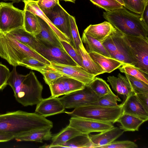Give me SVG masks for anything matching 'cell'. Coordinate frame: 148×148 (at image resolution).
Wrapping results in <instances>:
<instances>
[{
    "label": "cell",
    "mask_w": 148,
    "mask_h": 148,
    "mask_svg": "<svg viewBox=\"0 0 148 148\" xmlns=\"http://www.w3.org/2000/svg\"><path fill=\"white\" fill-rule=\"evenodd\" d=\"M53 127L51 121L35 112L19 110L0 114V132L11 134L15 137L32 130Z\"/></svg>",
    "instance_id": "6da1fadb"
},
{
    "label": "cell",
    "mask_w": 148,
    "mask_h": 148,
    "mask_svg": "<svg viewBox=\"0 0 148 148\" xmlns=\"http://www.w3.org/2000/svg\"><path fill=\"white\" fill-rule=\"evenodd\" d=\"M124 132L120 127L114 126L97 134H89V136L92 144V148H99L109 144L120 136Z\"/></svg>",
    "instance_id": "e0dca14e"
},
{
    "label": "cell",
    "mask_w": 148,
    "mask_h": 148,
    "mask_svg": "<svg viewBox=\"0 0 148 148\" xmlns=\"http://www.w3.org/2000/svg\"><path fill=\"white\" fill-rule=\"evenodd\" d=\"M40 25V33L35 36L37 39L47 41L59 47L63 48L61 41L50 26L41 18L37 16Z\"/></svg>",
    "instance_id": "d4e9b609"
},
{
    "label": "cell",
    "mask_w": 148,
    "mask_h": 148,
    "mask_svg": "<svg viewBox=\"0 0 148 148\" xmlns=\"http://www.w3.org/2000/svg\"><path fill=\"white\" fill-rule=\"evenodd\" d=\"M82 134H83L68 125L60 132L52 136L51 138L52 142L50 145H43L41 147H58L71 139Z\"/></svg>",
    "instance_id": "603a6c76"
},
{
    "label": "cell",
    "mask_w": 148,
    "mask_h": 148,
    "mask_svg": "<svg viewBox=\"0 0 148 148\" xmlns=\"http://www.w3.org/2000/svg\"><path fill=\"white\" fill-rule=\"evenodd\" d=\"M118 69L121 72L133 76L148 84V74L134 66L125 64Z\"/></svg>",
    "instance_id": "4dcf8cb0"
},
{
    "label": "cell",
    "mask_w": 148,
    "mask_h": 148,
    "mask_svg": "<svg viewBox=\"0 0 148 148\" xmlns=\"http://www.w3.org/2000/svg\"><path fill=\"white\" fill-rule=\"evenodd\" d=\"M37 5L43 12L49 10L59 3V0H38Z\"/></svg>",
    "instance_id": "7bdbcfd3"
},
{
    "label": "cell",
    "mask_w": 148,
    "mask_h": 148,
    "mask_svg": "<svg viewBox=\"0 0 148 148\" xmlns=\"http://www.w3.org/2000/svg\"><path fill=\"white\" fill-rule=\"evenodd\" d=\"M116 29L110 22L105 21L96 25H90L84 33L98 40L102 43Z\"/></svg>",
    "instance_id": "d6986e66"
},
{
    "label": "cell",
    "mask_w": 148,
    "mask_h": 148,
    "mask_svg": "<svg viewBox=\"0 0 148 148\" xmlns=\"http://www.w3.org/2000/svg\"><path fill=\"white\" fill-rule=\"evenodd\" d=\"M103 16L116 29L123 34L148 38V25L141 15L130 12L123 7L103 12Z\"/></svg>",
    "instance_id": "3957f363"
},
{
    "label": "cell",
    "mask_w": 148,
    "mask_h": 148,
    "mask_svg": "<svg viewBox=\"0 0 148 148\" xmlns=\"http://www.w3.org/2000/svg\"><path fill=\"white\" fill-rule=\"evenodd\" d=\"M121 105L123 106L122 113L135 116L145 122L148 120V113L138 101L134 92L130 95Z\"/></svg>",
    "instance_id": "ac0fdd59"
},
{
    "label": "cell",
    "mask_w": 148,
    "mask_h": 148,
    "mask_svg": "<svg viewBox=\"0 0 148 148\" xmlns=\"http://www.w3.org/2000/svg\"><path fill=\"white\" fill-rule=\"evenodd\" d=\"M49 66L63 75L78 80L85 86L89 85L95 77L79 65L71 66L51 62Z\"/></svg>",
    "instance_id": "4fadbf2b"
},
{
    "label": "cell",
    "mask_w": 148,
    "mask_h": 148,
    "mask_svg": "<svg viewBox=\"0 0 148 148\" xmlns=\"http://www.w3.org/2000/svg\"><path fill=\"white\" fill-rule=\"evenodd\" d=\"M88 86L99 97L105 95L111 90L105 80L97 77H95Z\"/></svg>",
    "instance_id": "d6a6232c"
},
{
    "label": "cell",
    "mask_w": 148,
    "mask_h": 148,
    "mask_svg": "<svg viewBox=\"0 0 148 148\" xmlns=\"http://www.w3.org/2000/svg\"><path fill=\"white\" fill-rule=\"evenodd\" d=\"M51 128H46L32 130L17 136L14 138L17 141H35L42 143L51 138L53 136Z\"/></svg>",
    "instance_id": "7402d4cb"
},
{
    "label": "cell",
    "mask_w": 148,
    "mask_h": 148,
    "mask_svg": "<svg viewBox=\"0 0 148 148\" xmlns=\"http://www.w3.org/2000/svg\"><path fill=\"white\" fill-rule=\"evenodd\" d=\"M49 86L51 96L56 97L83 89L85 86L78 80L64 75Z\"/></svg>",
    "instance_id": "5bb4252c"
},
{
    "label": "cell",
    "mask_w": 148,
    "mask_h": 148,
    "mask_svg": "<svg viewBox=\"0 0 148 148\" xmlns=\"http://www.w3.org/2000/svg\"><path fill=\"white\" fill-rule=\"evenodd\" d=\"M37 39L34 50L50 62L71 66L78 65L64 48L47 41Z\"/></svg>",
    "instance_id": "ba28073f"
},
{
    "label": "cell",
    "mask_w": 148,
    "mask_h": 148,
    "mask_svg": "<svg viewBox=\"0 0 148 148\" xmlns=\"http://www.w3.org/2000/svg\"><path fill=\"white\" fill-rule=\"evenodd\" d=\"M125 75L135 94L148 93V84L127 74Z\"/></svg>",
    "instance_id": "e575fe53"
},
{
    "label": "cell",
    "mask_w": 148,
    "mask_h": 148,
    "mask_svg": "<svg viewBox=\"0 0 148 148\" xmlns=\"http://www.w3.org/2000/svg\"><path fill=\"white\" fill-rule=\"evenodd\" d=\"M22 1L24 3V10L30 12L45 21L52 29L60 41H65L71 44L70 40L55 27L40 9L37 5V1L22 0Z\"/></svg>",
    "instance_id": "ffe728a7"
},
{
    "label": "cell",
    "mask_w": 148,
    "mask_h": 148,
    "mask_svg": "<svg viewBox=\"0 0 148 148\" xmlns=\"http://www.w3.org/2000/svg\"><path fill=\"white\" fill-rule=\"evenodd\" d=\"M93 4L102 8L106 12L111 11L123 7V6L116 0H90Z\"/></svg>",
    "instance_id": "d590c367"
},
{
    "label": "cell",
    "mask_w": 148,
    "mask_h": 148,
    "mask_svg": "<svg viewBox=\"0 0 148 148\" xmlns=\"http://www.w3.org/2000/svg\"><path fill=\"white\" fill-rule=\"evenodd\" d=\"M39 72L42 75L45 82L48 85L63 75L49 66L41 70Z\"/></svg>",
    "instance_id": "f35d334b"
},
{
    "label": "cell",
    "mask_w": 148,
    "mask_h": 148,
    "mask_svg": "<svg viewBox=\"0 0 148 148\" xmlns=\"http://www.w3.org/2000/svg\"><path fill=\"white\" fill-rule=\"evenodd\" d=\"M135 95L138 101L148 113V93H138Z\"/></svg>",
    "instance_id": "ee69618b"
},
{
    "label": "cell",
    "mask_w": 148,
    "mask_h": 148,
    "mask_svg": "<svg viewBox=\"0 0 148 148\" xmlns=\"http://www.w3.org/2000/svg\"><path fill=\"white\" fill-rule=\"evenodd\" d=\"M10 72L6 66L0 63V91L3 90L8 85L7 81Z\"/></svg>",
    "instance_id": "b9f144b4"
},
{
    "label": "cell",
    "mask_w": 148,
    "mask_h": 148,
    "mask_svg": "<svg viewBox=\"0 0 148 148\" xmlns=\"http://www.w3.org/2000/svg\"><path fill=\"white\" fill-rule=\"evenodd\" d=\"M4 33L34 50L37 39L34 36L26 31L23 27L18 28Z\"/></svg>",
    "instance_id": "484cf974"
},
{
    "label": "cell",
    "mask_w": 148,
    "mask_h": 148,
    "mask_svg": "<svg viewBox=\"0 0 148 148\" xmlns=\"http://www.w3.org/2000/svg\"><path fill=\"white\" fill-rule=\"evenodd\" d=\"M99 97L88 85L58 98L66 109L91 105Z\"/></svg>",
    "instance_id": "9c48e42d"
},
{
    "label": "cell",
    "mask_w": 148,
    "mask_h": 148,
    "mask_svg": "<svg viewBox=\"0 0 148 148\" xmlns=\"http://www.w3.org/2000/svg\"><path fill=\"white\" fill-rule=\"evenodd\" d=\"M69 126L84 134H89L92 132H100L114 127L111 123L76 116H72L69 119Z\"/></svg>",
    "instance_id": "8fae6325"
},
{
    "label": "cell",
    "mask_w": 148,
    "mask_h": 148,
    "mask_svg": "<svg viewBox=\"0 0 148 148\" xmlns=\"http://www.w3.org/2000/svg\"><path fill=\"white\" fill-rule=\"evenodd\" d=\"M69 20L70 32L72 38L71 44L75 49H77L79 48V45L82 43L80 37L75 17L70 15Z\"/></svg>",
    "instance_id": "8d00e7d4"
},
{
    "label": "cell",
    "mask_w": 148,
    "mask_h": 148,
    "mask_svg": "<svg viewBox=\"0 0 148 148\" xmlns=\"http://www.w3.org/2000/svg\"><path fill=\"white\" fill-rule=\"evenodd\" d=\"M81 40L82 43L84 44V47L88 53L95 52L111 58L102 43L98 40L84 32Z\"/></svg>",
    "instance_id": "4316f807"
},
{
    "label": "cell",
    "mask_w": 148,
    "mask_h": 148,
    "mask_svg": "<svg viewBox=\"0 0 148 148\" xmlns=\"http://www.w3.org/2000/svg\"><path fill=\"white\" fill-rule=\"evenodd\" d=\"M141 15L145 22L148 25V3L146 4L143 13Z\"/></svg>",
    "instance_id": "bcb514c9"
},
{
    "label": "cell",
    "mask_w": 148,
    "mask_h": 148,
    "mask_svg": "<svg viewBox=\"0 0 148 148\" xmlns=\"http://www.w3.org/2000/svg\"><path fill=\"white\" fill-rule=\"evenodd\" d=\"M125 8L136 14L141 15L148 1L146 0H123Z\"/></svg>",
    "instance_id": "836d02e7"
},
{
    "label": "cell",
    "mask_w": 148,
    "mask_h": 148,
    "mask_svg": "<svg viewBox=\"0 0 148 148\" xmlns=\"http://www.w3.org/2000/svg\"><path fill=\"white\" fill-rule=\"evenodd\" d=\"M43 12L55 27L70 40L71 44L70 15L59 3L52 8Z\"/></svg>",
    "instance_id": "7c38bea8"
},
{
    "label": "cell",
    "mask_w": 148,
    "mask_h": 148,
    "mask_svg": "<svg viewBox=\"0 0 148 148\" xmlns=\"http://www.w3.org/2000/svg\"><path fill=\"white\" fill-rule=\"evenodd\" d=\"M92 144L89 134H82L69 140L58 147L92 148Z\"/></svg>",
    "instance_id": "f546056e"
},
{
    "label": "cell",
    "mask_w": 148,
    "mask_h": 148,
    "mask_svg": "<svg viewBox=\"0 0 148 148\" xmlns=\"http://www.w3.org/2000/svg\"><path fill=\"white\" fill-rule=\"evenodd\" d=\"M4 1H12V3H18L20 2L21 0H3Z\"/></svg>",
    "instance_id": "7dc6e473"
},
{
    "label": "cell",
    "mask_w": 148,
    "mask_h": 148,
    "mask_svg": "<svg viewBox=\"0 0 148 148\" xmlns=\"http://www.w3.org/2000/svg\"><path fill=\"white\" fill-rule=\"evenodd\" d=\"M0 56L13 66H20L24 59L32 57L50 66L51 62L34 50L0 32Z\"/></svg>",
    "instance_id": "277c9868"
},
{
    "label": "cell",
    "mask_w": 148,
    "mask_h": 148,
    "mask_svg": "<svg viewBox=\"0 0 148 148\" xmlns=\"http://www.w3.org/2000/svg\"><path fill=\"white\" fill-rule=\"evenodd\" d=\"M13 3L0 2V32L5 33L23 27L24 10L14 7Z\"/></svg>",
    "instance_id": "52a82bcc"
},
{
    "label": "cell",
    "mask_w": 148,
    "mask_h": 148,
    "mask_svg": "<svg viewBox=\"0 0 148 148\" xmlns=\"http://www.w3.org/2000/svg\"><path fill=\"white\" fill-rule=\"evenodd\" d=\"M88 54L92 59L101 66L105 73H110L125 64L116 59L97 53L91 52Z\"/></svg>",
    "instance_id": "cb8c5ba5"
},
{
    "label": "cell",
    "mask_w": 148,
    "mask_h": 148,
    "mask_svg": "<svg viewBox=\"0 0 148 148\" xmlns=\"http://www.w3.org/2000/svg\"><path fill=\"white\" fill-rule=\"evenodd\" d=\"M23 10V28L26 31L35 36L40 33L41 30L37 16L29 11Z\"/></svg>",
    "instance_id": "f1b7e54d"
},
{
    "label": "cell",
    "mask_w": 148,
    "mask_h": 148,
    "mask_svg": "<svg viewBox=\"0 0 148 148\" xmlns=\"http://www.w3.org/2000/svg\"><path fill=\"white\" fill-rule=\"evenodd\" d=\"M122 34L132 65L148 74V38Z\"/></svg>",
    "instance_id": "5b68a950"
},
{
    "label": "cell",
    "mask_w": 148,
    "mask_h": 148,
    "mask_svg": "<svg viewBox=\"0 0 148 148\" xmlns=\"http://www.w3.org/2000/svg\"><path fill=\"white\" fill-rule=\"evenodd\" d=\"M14 66L7 81L16 100L24 106L37 105L42 99V85L32 71L26 75L19 74Z\"/></svg>",
    "instance_id": "7a4b0ae2"
},
{
    "label": "cell",
    "mask_w": 148,
    "mask_h": 148,
    "mask_svg": "<svg viewBox=\"0 0 148 148\" xmlns=\"http://www.w3.org/2000/svg\"><path fill=\"white\" fill-rule=\"evenodd\" d=\"M65 109L58 97L51 96L48 98L42 99L36 105L35 112L46 117L64 112Z\"/></svg>",
    "instance_id": "9a60e30c"
},
{
    "label": "cell",
    "mask_w": 148,
    "mask_h": 148,
    "mask_svg": "<svg viewBox=\"0 0 148 148\" xmlns=\"http://www.w3.org/2000/svg\"><path fill=\"white\" fill-rule=\"evenodd\" d=\"M75 50L81 57L82 67L87 72L95 76L105 73L101 66L90 56L83 43L79 45L78 49Z\"/></svg>",
    "instance_id": "44dd1931"
},
{
    "label": "cell",
    "mask_w": 148,
    "mask_h": 148,
    "mask_svg": "<svg viewBox=\"0 0 148 148\" xmlns=\"http://www.w3.org/2000/svg\"><path fill=\"white\" fill-rule=\"evenodd\" d=\"M107 81L110 83L112 90L116 93L118 95L122 98L123 101L120 104L121 105L134 92L127 77L119 73L117 77L113 75L108 76Z\"/></svg>",
    "instance_id": "2e32d148"
},
{
    "label": "cell",
    "mask_w": 148,
    "mask_h": 148,
    "mask_svg": "<svg viewBox=\"0 0 148 148\" xmlns=\"http://www.w3.org/2000/svg\"><path fill=\"white\" fill-rule=\"evenodd\" d=\"M64 112L72 116H76L96 121L115 123L123 112L122 105L108 107L89 105L75 108L71 112Z\"/></svg>",
    "instance_id": "8992f818"
},
{
    "label": "cell",
    "mask_w": 148,
    "mask_h": 148,
    "mask_svg": "<svg viewBox=\"0 0 148 148\" xmlns=\"http://www.w3.org/2000/svg\"><path fill=\"white\" fill-rule=\"evenodd\" d=\"M144 122L137 117L124 113H122L116 121L120 124V127L124 132L138 131L140 126Z\"/></svg>",
    "instance_id": "83f0119b"
},
{
    "label": "cell",
    "mask_w": 148,
    "mask_h": 148,
    "mask_svg": "<svg viewBox=\"0 0 148 148\" xmlns=\"http://www.w3.org/2000/svg\"><path fill=\"white\" fill-rule=\"evenodd\" d=\"M138 145L130 140L114 141L110 144L100 147V148H136Z\"/></svg>",
    "instance_id": "60d3db41"
},
{
    "label": "cell",
    "mask_w": 148,
    "mask_h": 148,
    "mask_svg": "<svg viewBox=\"0 0 148 148\" xmlns=\"http://www.w3.org/2000/svg\"><path fill=\"white\" fill-rule=\"evenodd\" d=\"M20 66L39 72L47 67L48 65L32 57H28L23 59Z\"/></svg>",
    "instance_id": "74e56055"
},
{
    "label": "cell",
    "mask_w": 148,
    "mask_h": 148,
    "mask_svg": "<svg viewBox=\"0 0 148 148\" xmlns=\"http://www.w3.org/2000/svg\"><path fill=\"white\" fill-rule=\"evenodd\" d=\"M61 42L62 46L70 56L79 66L82 67L81 57L75 51L73 46L69 43L62 41Z\"/></svg>",
    "instance_id": "ab89813d"
},
{
    "label": "cell",
    "mask_w": 148,
    "mask_h": 148,
    "mask_svg": "<svg viewBox=\"0 0 148 148\" xmlns=\"http://www.w3.org/2000/svg\"><path fill=\"white\" fill-rule=\"evenodd\" d=\"M64 0L65 1H70L74 3H75V0Z\"/></svg>",
    "instance_id": "681fc988"
},
{
    "label": "cell",
    "mask_w": 148,
    "mask_h": 148,
    "mask_svg": "<svg viewBox=\"0 0 148 148\" xmlns=\"http://www.w3.org/2000/svg\"><path fill=\"white\" fill-rule=\"evenodd\" d=\"M14 138V136L12 134L0 132V142L8 141Z\"/></svg>",
    "instance_id": "f6af8a7d"
},
{
    "label": "cell",
    "mask_w": 148,
    "mask_h": 148,
    "mask_svg": "<svg viewBox=\"0 0 148 148\" xmlns=\"http://www.w3.org/2000/svg\"><path fill=\"white\" fill-rule=\"evenodd\" d=\"M102 43L111 58L125 64L132 65L124 44L122 33L120 31L116 29Z\"/></svg>",
    "instance_id": "30bf717a"
},
{
    "label": "cell",
    "mask_w": 148,
    "mask_h": 148,
    "mask_svg": "<svg viewBox=\"0 0 148 148\" xmlns=\"http://www.w3.org/2000/svg\"><path fill=\"white\" fill-rule=\"evenodd\" d=\"M146 0V1H148V0Z\"/></svg>",
    "instance_id": "f907efd6"
},
{
    "label": "cell",
    "mask_w": 148,
    "mask_h": 148,
    "mask_svg": "<svg viewBox=\"0 0 148 148\" xmlns=\"http://www.w3.org/2000/svg\"><path fill=\"white\" fill-rule=\"evenodd\" d=\"M120 4H121L123 6H124V3L123 1V0H116Z\"/></svg>",
    "instance_id": "c3c4849f"
},
{
    "label": "cell",
    "mask_w": 148,
    "mask_h": 148,
    "mask_svg": "<svg viewBox=\"0 0 148 148\" xmlns=\"http://www.w3.org/2000/svg\"><path fill=\"white\" fill-rule=\"evenodd\" d=\"M121 101L118 96L116 95L111 90L105 95L99 97L97 101L91 105L108 107H115L119 105L118 104L117 101Z\"/></svg>",
    "instance_id": "1f68e13d"
}]
</instances>
